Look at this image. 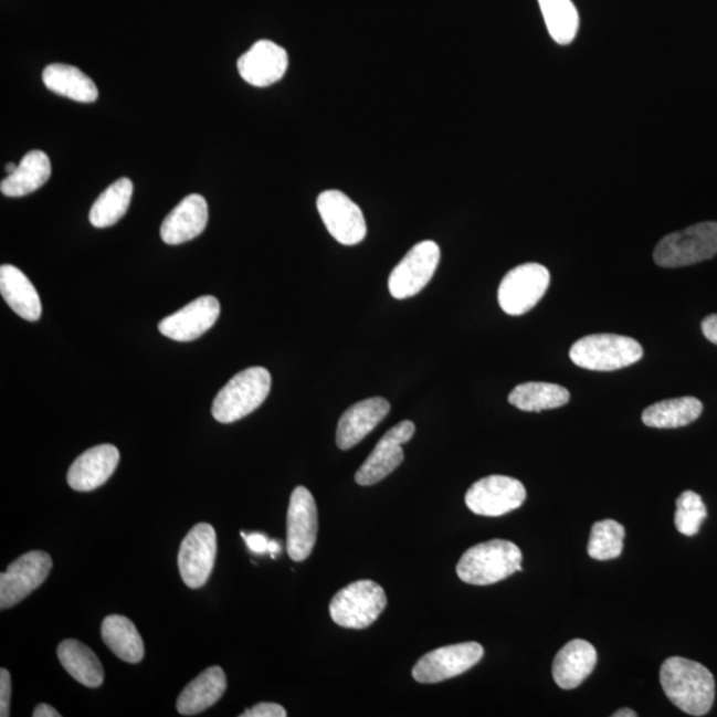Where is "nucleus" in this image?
<instances>
[{"mask_svg":"<svg viewBox=\"0 0 717 717\" xmlns=\"http://www.w3.org/2000/svg\"><path fill=\"white\" fill-rule=\"evenodd\" d=\"M661 684L669 702L690 716L707 715L714 706V675L700 663L668 657L661 667Z\"/></svg>","mask_w":717,"mask_h":717,"instance_id":"f257e3e1","label":"nucleus"},{"mask_svg":"<svg viewBox=\"0 0 717 717\" xmlns=\"http://www.w3.org/2000/svg\"><path fill=\"white\" fill-rule=\"evenodd\" d=\"M521 561L523 552L517 545L505 539H492L466 550L456 571L465 583L488 587L523 571Z\"/></svg>","mask_w":717,"mask_h":717,"instance_id":"f03ea898","label":"nucleus"},{"mask_svg":"<svg viewBox=\"0 0 717 717\" xmlns=\"http://www.w3.org/2000/svg\"><path fill=\"white\" fill-rule=\"evenodd\" d=\"M272 388V375L263 367H250L235 375L217 394L213 418L222 424L235 423L263 404Z\"/></svg>","mask_w":717,"mask_h":717,"instance_id":"7ed1b4c3","label":"nucleus"},{"mask_svg":"<svg viewBox=\"0 0 717 717\" xmlns=\"http://www.w3.org/2000/svg\"><path fill=\"white\" fill-rule=\"evenodd\" d=\"M642 357L643 348L635 339L615 334L588 335L570 348L572 363L590 371L621 370Z\"/></svg>","mask_w":717,"mask_h":717,"instance_id":"20e7f679","label":"nucleus"},{"mask_svg":"<svg viewBox=\"0 0 717 717\" xmlns=\"http://www.w3.org/2000/svg\"><path fill=\"white\" fill-rule=\"evenodd\" d=\"M717 254V222L696 223L694 226L664 236L654 252L656 265L675 268L696 265Z\"/></svg>","mask_w":717,"mask_h":717,"instance_id":"39448f33","label":"nucleus"},{"mask_svg":"<svg viewBox=\"0 0 717 717\" xmlns=\"http://www.w3.org/2000/svg\"><path fill=\"white\" fill-rule=\"evenodd\" d=\"M386 607L384 589L377 582L363 580L347 584L334 595L330 615L341 628L361 630L377 622Z\"/></svg>","mask_w":717,"mask_h":717,"instance_id":"423d86ee","label":"nucleus"},{"mask_svg":"<svg viewBox=\"0 0 717 717\" xmlns=\"http://www.w3.org/2000/svg\"><path fill=\"white\" fill-rule=\"evenodd\" d=\"M549 285L548 268L539 263H524L504 276L498 287V304L504 313L519 317L544 298Z\"/></svg>","mask_w":717,"mask_h":717,"instance_id":"0eeeda50","label":"nucleus"},{"mask_svg":"<svg viewBox=\"0 0 717 717\" xmlns=\"http://www.w3.org/2000/svg\"><path fill=\"white\" fill-rule=\"evenodd\" d=\"M440 247L436 242L417 243L404 259L392 270L388 278V291L394 299L414 297L430 283L440 262Z\"/></svg>","mask_w":717,"mask_h":717,"instance_id":"6e6552de","label":"nucleus"},{"mask_svg":"<svg viewBox=\"0 0 717 717\" xmlns=\"http://www.w3.org/2000/svg\"><path fill=\"white\" fill-rule=\"evenodd\" d=\"M484 649L477 642H465L440 647L420 657L412 669L413 679L433 684L452 679L475 667L483 660Z\"/></svg>","mask_w":717,"mask_h":717,"instance_id":"1a4fd4ad","label":"nucleus"},{"mask_svg":"<svg viewBox=\"0 0 717 717\" xmlns=\"http://www.w3.org/2000/svg\"><path fill=\"white\" fill-rule=\"evenodd\" d=\"M52 569L49 552L34 550L18 558L0 576V609L15 607L48 580Z\"/></svg>","mask_w":717,"mask_h":717,"instance_id":"9d476101","label":"nucleus"},{"mask_svg":"<svg viewBox=\"0 0 717 717\" xmlns=\"http://www.w3.org/2000/svg\"><path fill=\"white\" fill-rule=\"evenodd\" d=\"M321 221L328 233L341 245H358L366 239L367 223L363 212L350 197L339 190H326L317 200Z\"/></svg>","mask_w":717,"mask_h":717,"instance_id":"9b49d317","label":"nucleus"},{"mask_svg":"<svg viewBox=\"0 0 717 717\" xmlns=\"http://www.w3.org/2000/svg\"><path fill=\"white\" fill-rule=\"evenodd\" d=\"M526 489L521 482L508 476H488L473 484L465 495V504L478 516L499 517L516 510L525 503Z\"/></svg>","mask_w":717,"mask_h":717,"instance_id":"f8f14e48","label":"nucleus"},{"mask_svg":"<svg viewBox=\"0 0 717 717\" xmlns=\"http://www.w3.org/2000/svg\"><path fill=\"white\" fill-rule=\"evenodd\" d=\"M217 557V535L212 525H196L183 538L179 552V569L183 583L200 589L212 574Z\"/></svg>","mask_w":717,"mask_h":717,"instance_id":"ddd939ff","label":"nucleus"},{"mask_svg":"<svg viewBox=\"0 0 717 717\" xmlns=\"http://www.w3.org/2000/svg\"><path fill=\"white\" fill-rule=\"evenodd\" d=\"M318 535V509L305 486L295 488L287 512V552L294 562L310 557Z\"/></svg>","mask_w":717,"mask_h":717,"instance_id":"4468645a","label":"nucleus"},{"mask_svg":"<svg viewBox=\"0 0 717 717\" xmlns=\"http://www.w3.org/2000/svg\"><path fill=\"white\" fill-rule=\"evenodd\" d=\"M414 431H417V428L410 420L401 421V423L391 428L379 440L365 464L360 466L357 475H355V482L361 486H370L390 476L403 463V445L410 442Z\"/></svg>","mask_w":717,"mask_h":717,"instance_id":"2eb2a0df","label":"nucleus"},{"mask_svg":"<svg viewBox=\"0 0 717 717\" xmlns=\"http://www.w3.org/2000/svg\"><path fill=\"white\" fill-rule=\"evenodd\" d=\"M221 306L219 299L212 295L190 302L181 310L164 318L159 331L176 341H192L202 337L219 319Z\"/></svg>","mask_w":717,"mask_h":717,"instance_id":"dca6fc26","label":"nucleus"},{"mask_svg":"<svg viewBox=\"0 0 717 717\" xmlns=\"http://www.w3.org/2000/svg\"><path fill=\"white\" fill-rule=\"evenodd\" d=\"M236 67L243 81L254 87L265 88L285 76L288 55L281 45L272 41H260L239 59Z\"/></svg>","mask_w":717,"mask_h":717,"instance_id":"f3484780","label":"nucleus"},{"mask_svg":"<svg viewBox=\"0 0 717 717\" xmlns=\"http://www.w3.org/2000/svg\"><path fill=\"white\" fill-rule=\"evenodd\" d=\"M120 452L115 445L102 444L85 451L71 465L67 482L72 489L91 492L101 488L114 475Z\"/></svg>","mask_w":717,"mask_h":717,"instance_id":"a211bd4d","label":"nucleus"},{"mask_svg":"<svg viewBox=\"0 0 717 717\" xmlns=\"http://www.w3.org/2000/svg\"><path fill=\"white\" fill-rule=\"evenodd\" d=\"M391 405L384 398H371L348 408L341 414L337 430V445L348 451L370 435L390 413Z\"/></svg>","mask_w":717,"mask_h":717,"instance_id":"6ab92c4d","label":"nucleus"},{"mask_svg":"<svg viewBox=\"0 0 717 717\" xmlns=\"http://www.w3.org/2000/svg\"><path fill=\"white\" fill-rule=\"evenodd\" d=\"M209 221L208 202L200 194H190L170 212L161 225V239L168 245H181L197 239Z\"/></svg>","mask_w":717,"mask_h":717,"instance_id":"aec40b11","label":"nucleus"},{"mask_svg":"<svg viewBox=\"0 0 717 717\" xmlns=\"http://www.w3.org/2000/svg\"><path fill=\"white\" fill-rule=\"evenodd\" d=\"M597 666V650L593 644L574 640L558 651L552 662V677L558 687L574 689L593 673Z\"/></svg>","mask_w":717,"mask_h":717,"instance_id":"412c9836","label":"nucleus"},{"mask_svg":"<svg viewBox=\"0 0 717 717\" xmlns=\"http://www.w3.org/2000/svg\"><path fill=\"white\" fill-rule=\"evenodd\" d=\"M0 293L19 317L29 321L41 319V297L22 270L12 265L0 267Z\"/></svg>","mask_w":717,"mask_h":717,"instance_id":"4be33fe9","label":"nucleus"},{"mask_svg":"<svg viewBox=\"0 0 717 717\" xmlns=\"http://www.w3.org/2000/svg\"><path fill=\"white\" fill-rule=\"evenodd\" d=\"M228 687L226 675L219 666L210 667L183 688L177 710L183 716H194L214 706Z\"/></svg>","mask_w":717,"mask_h":717,"instance_id":"5701e85b","label":"nucleus"},{"mask_svg":"<svg viewBox=\"0 0 717 717\" xmlns=\"http://www.w3.org/2000/svg\"><path fill=\"white\" fill-rule=\"evenodd\" d=\"M50 157L42 150H31L19 164L14 173L0 183V190L8 197H23L36 192L51 177Z\"/></svg>","mask_w":717,"mask_h":717,"instance_id":"b1692460","label":"nucleus"},{"mask_svg":"<svg viewBox=\"0 0 717 717\" xmlns=\"http://www.w3.org/2000/svg\"><path fill=\"white\" fill-rule=\"evenodd\" d=\"M43 83L54 94L78 103H94L98 97L94 81L74 65L50 64L43 71Z\"/></svg>","mask_w":717,"mask_h":717,"instance_id":"393cba45","label":"nucleus"},{"mask_svg":"<svg viewBox=\"0 0 717 717\" xmlns=\"http://www.w3.org/2000/svg\"><path fill=\"white\" fill-rule=\"evenodd\" d=\"M57 657L62 666L74 679L88 688L101 687L104 669L101 661L84 643L67 640L59 644Z\"/></svg>","mask_w":717,"mask_h":717,"instance_id":"a878e982","label":"nucleus"},{"mask_svg":"<svg viewBox=\"0 0 717 717\" xmlns=\"http://www.w3.org/2000/svg\"><path fill=\"white\" fill-rule=\"evenodd\" d=\"M102 637L118 660L128 663L143 661L146 649L140 633L127 616L109 615L102 624Z\"/></svg>","mask_w":717,"mask_h":717,"instance_id":"bb28decb","label":"nucleus"},{"mask_svg":"<svg viewBox=\"0 0 717 717\" xmlns=\"http://www.w3.org/2000/svg\"><path fill=\"white\" fill-rule=\"evenodd\" d=\"M703 404L696 398H677L660 401L643 411L642 421L650 428L673 430L694 423L700 418Z\"/></svg>","mask_w":717,"mask_h":717,"instance_id":"cd10ccee","label":"nucleus"},{"mask_svg":"<svg viewBox=\"0 0 717 717\" xmlns=\"http://www.w3.org/2000/svg\"><path fill=\"white\" fill-rule=\"evenodd\" d=\"M134 183L127 177L112 183L91 208L89 221L97 229L115 225L128 212Z\"/></svg>","mask_w":717,"mask_h":717,"instance_id":"c85d7f7f","label":"nucleus"},{"mask_svg":"<svg viewBox=\"0 0 717 717\" xmlns=\"http://www.w3.org/2000/svg\"><path fill=\"white\" fill-rule=\"evenodd\" d=\"M570 393L565 387L542 381L519 384L509 394V403L525 412L555 410L569 403Z\"/></svg>","mask_w":717,"mask_h":717,"instance_id":"c756f323","label":"nucleus"},{"mask_svg":"<svg viewBox=\"0 0 717 717\" xmlns=\"http://www.w3.org/2000/svg\"><path fill=\"white\" fill-rule=\"evenodd\" d=\"M546 28L558 44H570L574 41L580 17L571 0H538Z\"/></svg>","mask_w":717,"mask_h":717,"instance_id":"7c9ffc66","label":"nucleus"},{"mask_svg":"<svg viewBox=\"0 0 717 717\" xmlns=\"http://www.w3.org/2000/svg\"><path fill=\"white\" fill-rule=\"evenodd\" d=\"M626 529L614 519H603L593 525L588 552L597 561H610L622 555Z\"/></svg>","mask_w":717,"mask_h":717,"instance_id":"2f4dec72","label":"nucleus"},{"mask_svg":"<svg viewBox=\"0 0 717 717\" xmlns=\"http://www.w3.org/2000/svg\"><path fill=\"white\" fill-rule=\"evenodd\" d=\"M707 508L703 499L693 491L683 492L676 499L675 526L684 536L693 537L699 533Z\"/></svg>","mask_w":717,"mask_h":717,"instance_id":"473e14b6","label":"nucleus"},{"mask_svg":"<svg viewBox=\"0 0 717 717\" xmlns=\"http://www.w3.org/2000/svg\"><path fill=\"white\" fill-rule=\"evenodd\" d=\"M11 676L8 669H0V716H10Z\"/></svg>","mask_w":717,"mask_h":717,"instance_id":"72a5a7b5","label":"nucleus"},{"mask_svg":"<svg viewBox=\"0 0 717 717\" xmlns=\"http://www.w3.org/2000/svg\"><path fill=\"white\" fill-rule=\"evenodd\" d=\"M242 717H286V709L275 703H260L252 709H247Z\"/></svg>","mask_w":717,"mask_h":717,"instance_id":"f704fd0d","label":"nucleus"},{"mask_svg":"<svg viewBox=\"0 0 717 717\" xmlns=\"http://www.w3.org/2000/svg\"><path fill=\"white\" fill-rule=\"evenodd\" d=\"M242 537L245 538L247 548L255 552V555H265L268 549V539L262 533H242Z\"/></svg>","mask_w":717,"mask_h":717,"instance_id":"c9c22d12","label":"nucleus"},{"mask_svg":"<svg viewBox=\"0 0 717 717\" xmlns=\"http://www.w3.org/2000/svg\"><path fill=\"white\" fill-rule=\"evenodd\" d=\"M702 331L704 337L717 346V314L708 315L706 319L702 321Z\"/></svg>","mask_w":717,"mask_h":717,"instance_id":"e433bc0d","label":"nucleus"},{"mask_svg":"<svg viewBox=\"0 0 717 717\" xmlns=\"http://www.w3.org/2000/svg\"><path fill=\"white\" fill-rule=\"evenodd\" d=\"M34 717H61L62 715L57 713L54 707L49 706V704H39L34 709Z\"/></svg>","mask_w":717,"mask_h":717,"instance_id":"4c0bfd02","label":"nucleus"},{"mask_svg":"<svg viewBox=\"0 0 717 717\" xmlns=\"http://www.w3.org/2000/svg\"><path fill=\"white\" fill-rule=\"evenodd\" d=\"M282 551V546L278 541H270L267 552L272 555L273 558L280 555Z\"/></svg>","mask_w":717,"mask_h":717,"instance_id":"58836bf2","label":"nucleus"},{"mask_svg":"<svg viewBox=\"0 0 717 717\" xmlns=\"http://www.w3.org/2000/svg\"><path fill=\"white\" fill-rule=\"evenodd\" d=\"M613 716L614 717H636L637 714L633 709L623 708V709H618Z\"/></svg>","mask_w":717,"mask_h":717,"instance_id":"ea45409f","label":"nucleus"},{"mask_svg":"<svg viewBox=\"0 0 717 717\" xmlns=\"http://www.w3.org/2000/svg\"><path fill=\"white\" fill-rule=\"evenodd\" d=\"M17 168L18 167L15 166V164L10 162L8 164V166H6V172H8L9 175L14 173Z\"/></svg>","mask_w":717,"mask_h":717,"instance_id":"a19ab883","label":"nucleus"}]
</instances>
